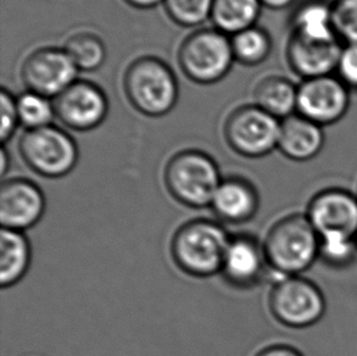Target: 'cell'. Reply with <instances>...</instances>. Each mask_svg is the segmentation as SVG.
Here are the masks:
<instances>
[{"label":"cell","instance_id":"obj_1","mask_svg":"<svg viewBox=\"0 0 357 356\" xmlns=\"http://www.w3.org/2000/svg\"><path fill=\"white\" fill-rule=\"evenodd\" d=\"M262 246L270 271L277 279L301 276L319 260V233L306 214H290L275 221Z\"/></svg>","mask_w":357,"mask_h":356},{"label":"cell","instance_id":"obj_2","mask_svg":"<svg viewBox=\"0 0 357 356\" xmlns=\"http://www.w3.org/2000/svg\"><path fill=\"white\" fill-rule=\"evenodd\" d=\"M231 238L222 225L208 218L184 222L172 236L169 251L183 274L206 279L221 272Z\"/></svg>","mask_w":357,"mask_h":356},{"label":"cell","instance_id":"obj_3","mask_svg":"<svg viewBox=\"0 0 357 356\" xmlns=\"http://www.w3.org/2000/svg\"><path fill=\"white\" fill-rule=\"evenodd\" d=\"M123 91L142 115L162 117L178 101V81L169 64L156 57H140L126 68Z\"/></svg>","mask_w":357,"mask_h":356},{"label":"cell","instance_id":"obj_4","mask_svg":"<svg viewBox=\"0 0 357 356\" xmlns=\"http://www.w3.org/2000/svg\"><path fill=\"white\" fill-rule=\"evenodd\" d=\"M165 187L184 207H210L222 182L216 161L205 151L181 150L169 158L164 171Z\"/></svg>","mask_w":357,"mask_h":356},{"label":"cell","instance_id":"obj_5","mask_svg":"<svg viewBox=\"0 0 357 356\" xmlns=\"http://www.w3.org/2000/svg\"><path fill=\"white\" fill-rule=\"evenodd\" d=\"M177 59L184 76L198 84L220 82L236 63L231 37L216 29L189 34L179 47Z\"/></svg>","mask_w":357,"mask_h":356},{"label":"cell","instance_id":"obj_6","mask_svg":"<svg viewBox=\"0 0 357 356\" xmlns=\"http://www.w3.org/2000/svg\"><path fill=\"white\" fill-rule=\"evenodd\" d=\"M268 309L285 327H312L324 318L327 303L317 284L303 276L275 279L268 294Z\"/></svg>","mask_w":357,"mask_h":356},{"label":"cell","instance_id":"obj_7","mask_svg":"<svg viewBox=\"0 0 357 356\" xmlns=\"http://www.w3.org/2000/svg\"><path fill=\"white\" fill-rule=\"evenodd\" d=\"M19 151L24 164L45 178L66 176L76 168L79 158L73 137L54 125L24 131L19 142Z\"/></svg>","mask_w":357,"mask_h":356},{"label":"cell","instance_id":"obj_8","mask_svg":"<svg viewBox=\"0 0 357 356\" xmlns=\"http://www.w3.org/2000/svg\"><path fill=\"white\" fill-rule=\"evenodd\" d=\"M280 122L255 104L241 105L228 115L223 135L234 153L260 159L278 148Z\"/></svg>","mask_w":357,"mask_h":356},{"label":"cell","instance_id":"obj_9","mask_svg":"<svg viewBox=\"0 0 357 356\" xmlns=\"http://www.w3.org/2000/svg\"><path fill=\"white\" fill-rule=\"evenodd\" d=\"M350 104L351 91L335 75L304 80L298 84L296 114L324 128L343 120Z\"/></svg>","mask_w":357,"mask_h":356},{"label":"cell","instance_id":"obj_10","mask_svg":"<svg viewBox=\"0 0 357 356\" xmlns=\"http://www.w3.org/2000/svg\"><path fill=\"white\" fill-rule=\"evenodd\" d=\"M77 66L63 48L44 47L34 50L24 59L21 78L27 91L55 99L76 82Z\"/></svg>","mask_w":357,"mask_h":356},{"label":"cell","instance_id":"obj_11","mask_svg":"<svg viewBox=\"0 0 357 356\" xmlns=\"http://www.w3.org/2000/svg\"><path fill=\"white\" fill-rule=\"evenodd\" d=\"M53 101L59 120L70 130L78 132L97 128L109 112L107 94L87 80H77Z\"/></svg>","mask_w":357,"mask_h":356},{"label":"cell","instance_id":"obj_12","mask_svg":"<svg viewBox=\"0 0 357 356\" xmlns=\"http://www.w3.org/2000/svg\"><path fill=\"white\" fill-rule=\"evenodd\" d=\"M306 216L319 237H354L357 232V195L343 188H327L311 198Z\"/></svg>","mask_w":357,"mask_h":356},{"label":"cell","instance_id":"obj_13","mask_svg":"<svg viewBox=\"0 0 357 356\" xmlns=\"http://www.w3.org/2000/svg\"><path fill=\"white\" fill-rule=\"evenodd\" d=\"M45 212V197L27 178L6 179L0 187V222L6 230L24 232L36 226Z\"/></svg>","mask_w":357,"mask_h":356},{"label":"cell","instance_id":"obj_14","mask_svg":"<svg viewBox=\"0 0 357 356\" xmlns=\"http://www.w3.org/2000/svg\"><path fill=\"white\" fill-rule=\"evenodd\" d=\"M270 271L262 243L249 235H237L228 244L221 274L228 284L246 289L260 283Z\"/></svg>","mask_w":357,"mask_h":356},{"label":"cell","instance_id":"obj_15","mask_svg":"<svg viewBox=\"0 0 357 356\" xmlns=\"http://www.w3.org/2000/svg\"><path fill=\"white\" fill-rule=\"evenodd\" d=\"M343 43L339 40L321 42L290 34L287 44V61L301 80L324 77L335 73Z\"/></svg>","mask_w":357,"mask_h":356},{"label":"cell","instance_id":"obj_16","mask_svg":"<svg viewBox=\"0 0 357 356\" xmlns=\"http://www.w3.org/2000/svg\"><path fill=\"white\" fill-rule=\"evenodd\" d=\"M210 207L221 221L239 225L256 216L260 207V195L249 179L231 176L222 179Z\"/></svg>","mask_w":357,"mask_h":356},{"label":"cell","instance_id":"obj_17","mask_svg":"<svg viewBox=\"0 0 357 356\" xmlns=\"http://www.w3.org/2000/svg\"><path fill=\"white\" fill-rule=\"evenodd\" d=\"M324 140V127L294 114L280 122L277 149L287 159L305 163L314 159L322 151Z\"/></svg>","mask_w":357,"mask_h":356},{"label":"cell","instance_id":"obj_18","mask_svg":"<svg viewBox=\"0 0 357 356\" xmlns=\"http://www.w3.org/2000/svg\"><path fill=\"white\" fill-rule=\"evenodd\" d=\"M291 34L310 40H339L334 29L333 0H303L290 20ZM340 42V40H339Z\"/></svg>","mask_w":357,"mask_h":356},{"label":"cell","instance_id":"obj_19","mask_svg":"<svg viewBox=\"0 0 357 356\" xmlns=\"http://www.w3.org/2000/svg\"><path fill=\"white\" fill-rule=\"evenodd\" d=\"M32 249L24 232L1 230L0 235V285L10 288L29 272Z\"/></svg>","mask_w":357,"mask_h":356},{"label":"cell","instance_id":"obj_20","mask_svg":"<svg viewBox=\"0 0 357 356\" xmlns=\"http://www.w3.org/2000/svg\"><path fill=\"white\" fill-rule=\"evenodd\" d=\"M254 104L278 120L296 114L298 86L283 76H268L256 84Z\"/></svg>","mask_w":357,"mask_h":356},{"label":"cell","instance_id":"obj_21","mask_svg":"<svg viewBox=\"0 0 357 356\" xmlns=\"http://www.w3.org/2000/svg\"><path fill=\"white\" fill-rule=\"evenodd\" d=\"M261 9L260 0H213L210 19L215 29L232 37L256 26Z\"/></svg>","mask_w":357,"mask_h":356},{"label":"cell","instance_id":"obj_22","mask_svg":"<svg viewBox=\"0 0 357 356\" xmlns=\"http://www.w3.org/2000/svg\"><path fill=\"white\" fill-rule=\"evenodd\" d=\"M63 48L79 71H97L107 60V48L102 39L89 31L71 34Z\"/></svg>","mask_w":357,"mask_h":356},{"label":"cell","instance_id":"obj_23","mask_svg":"<svg viewBox=\"0 0 357 356\" xmlns=\"http://www.w3.org/2000/svg\"><path fill=\"white\" fill-rule=\"evenodd\" d=\"M233 55L236 63L244 66H257L270 57L272 38L266 29L252 26L231 37Z\"/></svg>","mask_w":357,"mask_h":356},{"label":"cell","instance_id":"obj_24","mask_svg":"<svg viewBox=\"0 0 357 356\" xmlns=\"http://www.w3.org/2000/svg\"><path fill=\"white\" fill-rule=\"evenodd\" d=\"M20 124L26 130H37L53 125L56 117L54 101L36 91H26L16 98Z\"/></svg>","mask_w":357,"mask_h":356},{"label":"cell","instance_id":"obj_25","mask_svg":"<svg viewBox=\"0 0 357 356\" xmlns=\"http://www.w3.org/2000/svg\"><path fill=\"white\" fill-rule=\"evenodd\" d=\"M357 246L354 237H319V260L331 269H348L356 261Z\"/></svg>","mask_w":357,"mask_h":356},{"label":"cell","instance_id":"obj_26","mask_svg":"<svg viewBox=\"0 0 357 356\" xmlns=\"http://www.w3.org/2000/svg\"><path fill=\"white\" fill-rule=\"evenodd\" d=\"M213 0H165L166 14L182 27H195L211 17Z\"/></svg>","mask_w":357,"mask_h":356},{"label":"cell","instance_id":"obj_27","mask_svg":"<svg viewBox=\"0 0 357 356\" xmlns=\"http://www.w3.org/2000/svg\"><path fill=\"white\" fill-rule=\"evenodd\" d=\"M333 19L339 40L357 43V0H333Z\"/></svg>","mask_w":357,"mask_h":356},{"label":"cell","instance_id":"obj_28","mask_svg":"<svg viewBox=\"0 0 357 356\" xmlns=\"http://www.w3.org/2000/svg\"><path fill=\"white\" fill-rule=\"evenodd\" d=\"M0 109H1V125H0V140L5 144L13 138L20 124L19 110L16 96L6 88L0 91Z\"/></svg>","mask_w":357,"mask_h":356},{"label":"cell","instance_id":"obj_29","mask_svg":"<svg viewBox=\"0 0 357 356\" xmlns=\"http://www.w3.org/2000/svg\"><path fill=\"white\" fill-rule=\"evenodd\" d=\"M334 75L351 93L357 91V43L343 44Z\"/></svg>","mask_w":357,"mask_h":356},{"label":"cell","instance_id":"obj_30","mask_svg":"<svg viewBox=\"0 0 357 356\" xmlns=\"http://www.w3.org/2000/svg\"><path fill=\"white\" fill-rule=\"evenodd\" d=\"M255 356H304L296 348L288 344H272L262 348Z\"/></svg>","mask_w":357,"mask_h":356},{"label":"cell","instance_id":"obj_31","mask_svg":"<svg viewBox=\"0 0 357 356\" xmlns=\"http://www.w3.org/2000/svg\"><path fill=\"white\" fill-rule=\"evenodd\" d=\"M264 8L271 10H284L296 3V0H260Z\"/></svg>","mask_w":357,"mask_h":356},{"label":"cell","instance_id":"obj_32","mask_svg":"<svg viewBox=\"0 0 357 356\" xmlns=\"http://www.w3.org/2000/svg\"><path fill=\"white\" fill-rule=\"evenodd\" d=\"M125 1L135 9L146 10L153 9L160 4H164L165 0H125Z\"/></svg>","mask_w":357,"mask_h":356},{"label":"cell","instance_id":"obj_33","mask_svg":"<svg viewBox=\"0 0 357 356\" xmlns=\"http://www.w3.org/2000/svg\"><path fill=\"white\" fill-rule=\"evenodd\" d=\"M9 166V154H8V151H6V149L3 147V148H1V151H0V174H1V176H5V174L8 172Z\"/></svg>","mask_w":357,"mask_h":356},{"label":"cell","instance_id":"obj_34","mask_svg":"<svg viewBox=\"0 0 357 356\" xmlns=\"http://www.w3.org/2000/svg\"><path fill=\"white\" fill-rule=\"evenodd\" d=\"M355 242H356V246H357V232H356V235H355Z\"/></svg>","mask_w":357,"mask_h":356},{"label":"cell","instance_id":"obj_35","mask_svg":"<svg viewBox=\"0 0 357 356\" xmlns=\"http://www.w3.org/2000/svg\"><path fill=\"white\" fill-rule=\"evenodd\" d=\"M356 195H357V193H356Z\"/></svg>","mask_w":357,"mask_h":356}]
</instances>
